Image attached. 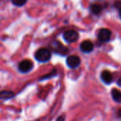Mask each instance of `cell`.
Listing matches in <instances>:
<instances>
[{"mask_svg": "<svg viewBox=\"0 0 121 121\" xmlns=\"http://www.w3.org/2000/svg\"><path fill=\"white\" fill-rule=\"evenodd\" d=\"M51 52L48 49L45 48H41L39 49L35 53V58L39 62L44 63L46 62L51 58Z\"/></svg>", "mask_w": 121, "mask_h": 121, "instance_id": "1", "label": "cell"}, {"mask_svg": "<svg viewBox=\"0 0 121 121\" xmlns=\"http://www.w3.org/2000/svg\"><path fill=\"white\" fill-rule=\"evenodd\" d=\"M78 34L74 30H69L64 33V39L68 43H73L78 39Z\"/></svg>", "mask_w": 121, "mask_h": 121, "instance_id": "2", "label": "cell"}, {"mask_svg": "<svg viewBox=\"0 0 121 121\" xmlns=\"http://www.w3.org/2000/svg\"><path fill=\"white\" fill-rule=\"evenodd\" d=\"M34 64L30 60H24L19 64V70L22 73H28L33 69Z\"/></svg>", "mask_w": 121, "mask_h": 121, "instance_id": "3", "label": "cell"}, {"mask_svg": "<svg viewBox=\"0 0 121 121\" xmlns=\"http://www.w3.org/2000/svg\"><path fill=\"white\" fill-rule=\"evenodd\" d=\"M66 64L71 69H76L81 64V60L78 56L75 55L69 56L66 59Z\"/></svg>", "mask_w": 121, "mask_h": 121, "instance_id": "4", "label": "cell"}, {"mask_svg": "<svg viewBox=\"0 0 121 121\" xmlns=\"http://www.w3.org/2000/svg\"><path fill=\"white\" fill-rule=\"evenodd\" d=\"M111 37V31L108 29H102L99 31L98 38L101 42H108Z\"/></svg>", "mask_w": 121, "mask_h": 121, "instance_id": "5", "label": "cell"}, {"mask_svg": "<svg viewBox=\"0 0 121 121\" xmlns=\"http://www.w3.org/2000/svg\"><path fill=\"white\" fill-rule=\"evenodd\" d=\"M81 50L84 53H89L93 49V44L90 41H84L81 44Z\"/></svg>", "mask_w": 121, "mask_h": 121, "instance_id": "6", "label": "cell"}, {"mask_svg": "<svg viewBox=\"0 0 121 121\" xmlns=\"http://www.w3.org/2000/svg\"><path fill=\"white\" fill-rule=\"evenodd\" d=\"M101 79L105 83L110 84L112 81V76L110 71L105 70L103 71L101 73Z\"/></svg>", "mask_w": 121, "mask_h": 121, "instance_id": "7", "label": "cell"}, {"mask_svg": "<svg viewBox=\"0 0 121 121\" xmlns=\"http://www.w3.org/2000/svg\"><path fill=\"white\" fill-rule=\"evenodd\" d=\"M53 49L56 53H61L62 54H64L67 52V48L59 42L55 43V45H53Z\"/></svg>", "mask_w": 121, "mask_h": 121, "instance_id": "8", "label": "cell"}, {"mask_svg": "<svg viewBox=\"0 0 121 121\" xmlns=\"http://www.w3.org/2000/svg\"><path fill=\"white\" fill-rule=\"evenodd\" d=\"M111 95L115 102L121 103V91L116 88H113L111 91Z\"/></svg>", "mask_w": 121, "mask_h": 121, "instance_id": "9", "label": "cell"}, {"mask_svg": "<svg viewBox=\"0 0 121 121\" xmlns=\"http://www.w3.org/2000/svg\"><path fill=\"white\" fill-rule=\"evenodd\" d=\"M90 9H91V12L93 14H99L102 12L103 8H102V7L100 4H91V5Z\"/></svg>", "mask_w": 121, "mask_h": 121, "instance_id": "10", "label": "cell"}, {"mask_svg": "<svg viewBox=\"0 0 121 121\" xmlns=\"http://www.w3.org/2000/svg\"><path fill=\"white\" fill-rule=\"evenodd\" d=\"M14 96V93L12 91H4L0 92V100L2 99H9Z\"/></svg>", "mask_w": 121, "mask_h": 121, "instance_id": "11", "label": "cell"}, {"mask_svg": "<svg viewBox=\"0 0 121 121\" xmlns=\"http://www.w3.org/2000/svg\"><path fill=\"white\" fill-rule=\"evenodd\" d=\"M12 2L15 6L22 7L26 3L27 0H12Z\"/></svg>", "mask_w": 121, "mask_h": 121, "instance_id": "12", "label": "cell"}, {"mask_svg": "<svg viewBox=\"0 0 121 121\" xmlns=\"http://www.w3.org/2000/svg\"><path fill=\"white\" fill-rule=\"evenodd\" d=\"M114 6L117 9L120 11L121 10V1H116L114 3Z\"/></svg>", "mask_w": 121, "mask_h": 121, "instance_id": "13", "label": "cell"}, {"mask_svg": "<svg viewBox=\"0 0 121 121\" xmlns=\"http://www.w3.org/2000/svg\"><path fill=\"white\" fill-rule=\"evenodd\" d=\"M65 120V117L61 115V116H59L57 119H56V121H64Z\"/></svg>", "mask_w": 121, "mask_h": 121, "instance_id": "14", "label": "cell"}, {"mask_svg": "<svg viewBox=\"0 0 121 121\" xmlns=\"http://www.w3.org/2000/svg\"><path fill=\"white\" fill-rule=\"evenodd\" d=\"M117 85H118V86H121V78L118 79V81H117Z\"/></svg>", "mask_w": 121, "mask_h": 121, "instance_id": "15", "label": "cell"}, {"mask_svg": "<svg viewBox=\"0 0 121 121\" xmlns=\"http://www.w3.org/2000/svg\"><path fill=\"white\" fill-rule=\"evenodd\" d=\"M117 115H118V116H119V117H121V109H120V110H118V112H117Z\"/></svg>", "mask_w": 121, "mask_h": 121, "instance_id": "16", "label": "cell"}, {"mask_svg": "<svg viewBox=\"0 0 121 121\" xmlns=\"http://www.w3.org/2000/svg\"><path fill=\"white\" fill-rule=\"evenodd\" d=\"M120 19H121V10L120 11Z\"/></svg>", "mask_w": 121, "mask_h": 121, "instance_id": "17", "label": "cell"}]
</instances>
